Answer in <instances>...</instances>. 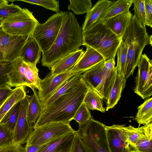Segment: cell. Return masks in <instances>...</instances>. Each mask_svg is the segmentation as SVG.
I'll list each match as a JSON object with an SVG mask.
<instances>
[{
    "label": "cell",
    "mask_w": 152,
    "mask_h": 152,
    "mask_svg": "<svg viewBox=\"0 0 152 152\" xmlns=\"http://www.w3.org/2000/svg\"><path fill=\"white\" fill-rule=\"evenodd\" d=\"M83 31L76 18L70 12H64L59 33L53 44L42 53V65L50 68L67 55L79 49L83 45Z\"/></svg>",
    "instance_id": "cell-1"
},
{
    "label": "cell",
    "mask_w": 152,
    "mask_h": 152,
    "mask_svg": "<svg viewBox=\"0 0 152 152\" xmlns=\"http://www.w3.org/2000/svg\"><path fill=\"white\" fill-rule=\"evenodd\" d=\"M89 88L81 77L75 86L41 111L33 129L51 123H70Z\"/></svg>",
    "instance_id": "cell-2"
},
{
    "label": "cell",
    "mask_w": 152,
    "mask_h": 152,
    "mask_svg": "<svg viewBox=\"0 0 152 152\" xmlns=\"http://www.w3.org/2000/svg\"><path fill=\"white\" fill-rule=\"evenodd\" d=\"M83 45L89 46L103 57L104 61L115 59L122 41L101 22H95L83 32Z\"/></svg>",
    "instance_id": "cell-3"
},
{
    "label": "cell",
    "mask_w": 152,
    "mask_h": 152,
    "mask_svg": "<svg viewBox=\"0 0 152 152\" xmlns=\"http://www.w3.org/2000/svg\"><path fill=\"white\" fill-rule=\"evenodd\" d=\"M149 39L146 28L142 27L134 15L122 38V42L128 45L125 72L126 80L133 75L137 66L144 48L149 44Z\"/></svg>",
    "instance_id": "cell-4"
},
{
    "label": "cell",
    "mask_w": 152,
    "mask_h": 152,
    "mask_svg": "<svg viewBox=\"0 0 152 152\" xmlns=\"http://www.w3.org/2000/svg\"><path fill=\"white\" fill-rule=\"evenodd\" d=\"M83 143L93 152H111L108 143L105 125L91 118L77 131Z\"/></svg>",
    "instance_id": "cell-5"
},
{
    "label": "cell",
    "mask_w": 152,
    "mask_h": 152,
    "mask_svg": "<svg viewBox=\"0 0 152 152\" xmlns=\"http://www.w3.org/2000/svg\"><path fill=\"white\" fill-rule=\"evenodd\" d=\"M39 23L32 12L27 8H22L4 19L1 27L10 35L32 36L34 29Z\"/></svg>",
    "instance_id": "cell-6"
},
{
    "label": "cell",
    "mask_w": 152,
    "mask_h": 152,
    "mask_svg": "<svg viewBox=\"0 0 152 152\" xmlns=\"http://www.w3.org/2000/svg\"><path fill=\"white\" fill-rule=\"evenodd\" d=\"M70 123L58 122L45 124L33 129L26 145L43 146L69 133L75 132Z\"/></svg>",
    "instance_id": "cell-7"
},
{
    "label": "cell",
    "mask_w": 152,
    "mask_h": 152,
    "mask_svg": "<svg viewBox=\"0 0 152 152\" xmlns=\"http://www.w3.org/2000/svg\"><path fill=\"white\" fill-rule=\"evenodd\" d=\"M63 13L61 12L53 15L45 23L38 24L34 29L32 37L42 53L49 50L54 42L61 26Z\"/></svg>",
    "instance_id": "cell-8"
},
{
    "label": "cell",
    "mask_w": 152,
    "mask_h": 152,
    "mask_svg": "<svg viewBox=\"0 0 152 152\" xmlns=\"http://www.w3.org/2000/svg\"><path fill=\"white\" fill-rule=\"evenodd\" d=\"M137 66L134 91L145 99L152 95V60L145 54H142Z\"/></svg>",
    "instance_id": "cell-9"
},
{
    "label": "cell",
    "mask_w": 152,
    "mask_h": 152,
    "mask_svg": "<svg viewBox=\"0 0 152 152\" xmlns=\"http://www.w3.org/2000/svg\"><path fill=\"white\" fill-rule=\"evenodd\" d=\"M30 36H12L0 27V50L5 61L12 62L20 57L22 48Z\"/></svg>",
    "instance_id": "cell-10"
},
{
    "label": "cell",
    "mask_w": 152,
    "mask_h": 152,
    "mask_svg": "<svg viewBox=\"0 0 152 152\" xmlns=\"http://www.w3.org/2000/svg\"><path fill=\"white\" fill-rule=\"evenodd\" d=\"M72 68L56 75H51L49 72L44 79H41L39 89L37 93L42 104L66 80L76 74L72 72Z\"/></svg>",
    "instance_id": "cell-11"
},
{
    "label": "cell",
    "mask_w": 152,
    "mask_h": 152,
    "mask_svg": "<svg viewBox=\"0 0 152 152\" xmlns=\"http://www.w3.org/2000/svg\"><path fill=\"white\" fill-rule=\"evenodd\" d=\"M31 97L27 95L21 101L20 113L13 132L15 142L21 145L26 143L33 130L29 123L27 113Z\"/></svg>",
    "instance_id": "cell-12"
},
{
    "label": "cell",
    "mask_w": 152,
    "mask_h": 152,
    "mask_svg": "<svg viewBox=\"0 0 152 152\" xmlns=\"http://www.w3.org/2000/svg\"><path fill=\"white\" fill-rule=\"evenodd\" d=\"M125 127L124 125H105L107 141L111 152H131L126 141Z\"/></svg>",
    "instance_id": "cell-13"
},
{
    "label": "cell",
    "mask_w": 152,
    "mask_h": 152,
    "mask_svg": "<svg viewBox=\"0 0 152 152\" xmlns=\"http://www.w3.org/2000/svg\"><path fill=\"white\" fill-rule=\"evenodd\" d=\"M115 65L114 59L104 61L102 80L96 90L103 99L106 100L108 98L116 77L118 74L116 67Z\"/></svg>",
    "instance_id": "cell-14"
},
{
    "label": "cell",
    "mask_w": 152,
    "mask_h": 152,
    "mask_svg": "<svg viewBox=\"0 0 152 152\" xmlns=\"http://www.w3.org/2000/svg\"><path fill=\"white\" fill-rule=\"evenodd\" d=\"M86 50L76 64L72 67L74 73H83L96 64L104 61L102 56L96 50L86 46Z\"/></svg>",
    "instance_id": "cell-15"
},
{
    "label": "cell",
    "mask_w": 152,
    "mask_h": 152,
    "mask_svg": "<svg viewBox=\"0 0 152 152\" xmlns=\"http://www.w3.org/2000/svg\"><path fill=\"white\" fill-rule=\"evenodd\" d=\"M76 131L48 142L44 145L37 152H72L74 137Z\"/></svg>",
    "instance_id": "cell-16"
},
{
    "label": "cell",
    "mask_w": 152,
    "mask_h": 152,
    "mask_svg": "<svg viewBox=\"0 0 152 152\" xmlns=\"http://www.w3.org/2000/svg\"><path fill=\"white\" fill-rule=\"evenodd\" d=\"M132 14L129 11L121 13L102 22L119 37H122L128 27Z\"/></svg>",
    "instance_id": "cell-17"
},
{
    "label": "cell",
    "mask_w": 152,
    "mask_h": 152,
    "mask_svg": "<svg viewBox=\"0 0 152 152\" xmlns=\"http://www.w3.org/2000/svg\"><path fill=\"white\" fill-rule=\"evenodd\" d=\"M12 68L7 74V85L11 87L26 86V66L20 57L12 62Z\"/></svg>",
    "instance_id": "cell-18"
},
{
    "label": "cell",
    "mask_w": 152,
    "mask_h": 152,
    "mask_svg": "<svg viewBox=\"0 0 152 152\" xmlns=\"http://www.w3.org/2000/svg\"><path fill=\"white\" fill-rule=\"evenodd\" d=\"M42 50L32 36H29L22 50L20 57L26 63L36 65L39 62Z\"/></svg>",
    "instance_id": "cell-19"
},
{
    "label": "cell",
    "mask_w": 152,
    "mask_h": 152,
    "mask_svg": "<svg viewBox=\"0 0 152 152\" xmlns=\"http://www.w3.org/2000/svg\"><path fill=\"white\" fill-rule=\"evenodd\" d=\"M84 52L82 49H79L66 56L51 66L50 73L51 75H56L72 68Z\"/></svg>",
    "instance_id": "cell-20"
},
{
    "label": "cell",
    "mask_w": 152,
    "mask_h": 152,
    "mask_svg": "<svg viewBox=\"0 0 152 152\" xmlns=\"http://www.w3.org/2000/svg\"><path fill=\"white\" fill-rule=\"evenodd\" d=\"M132 3V0L112 1L107 8L96 21L103 22L113 17L129 11Z\"/></svg>",
    "instance_id": "cell-21"
},
{
    "label": "cell",
    "mask_w": 152,
    "mask_h": 152,
    "mask_svg": "<svg viewBox=\"0 0 152 152\" xmlns=\"http://www.w3.org/2000/svg\"><path fill=\"white\" fill-rule=\"evenodd\" d=\"M81 73H76L68 78L42 104V110L50 106L61 96L65 94L75 86L81 78Z\"/></svg>",
    "instance_id": "cell-22"
},
{
    "label": "cell",
    "mask_w": 152,
    "mask_h": 152,
    "mask_svg": "<svg viewBox=\"0 0 152 152\" xmlns=\"http://www.w3.org/2000/svg\"><path fill=\"white\" fill-rule=\"evenodd\" d=\"M104 61L96 64L84 72L82 78L91 88L96 91L101 83Z\"/></svg>",
    "instance_id": "cell-23"
},
{
    "label": "cell",
    "mask_w": 152,
    "mask_h": 152,
    "mask_svg": "<svg viewBox=\"0 0 152 152\" xmlns=\"http://www.w3.org/2000/svg\"><path fill=\"white\" fill-rule=\"evenodd\" d=\"M112 1L99 0L88 12L82 28L83 32L89 28L104 12Z\"/></svg>",
    "instance_id": "cell-24"
},
{
    "label": "cell",
    "mask_w": 152,
    "mask_h": 152,
    "mask_svg": "<svg viewBox=\"0 0 152 152\" xmlns=\"http://www.w3.org/2000/svg\"><path fill=\"white\" fill-rule=\"evenodd\" d=\"M27 95L24 86L15 87L0 107V122L10 109L16 103L22 101Z\"/></svg>",
    "instance_id": "cell-25"
},
{
    "label": "cell",
    "mask_w": 152,
    "mask_h": 152,
    "mask_svg": "<svg viewBox=\"0 0 152 152\" xmlns=\"http://www.w3.org/2000/svg\"><path fill=\"white\" fill-rule=\"evenodd\" d=\"M126 80L120 77L117 74L113 87L106 102V110L112 109L117 104L124 88Z\"/></svg>",
    "instance_id": "cell-26"
},
{
    "label": "cell",
    "mask_w": 152,
    "mask_h": 152,
    "mask_svg": "<svg viewBox=\"0 0 152 152\" xmlns=\"http://www.w3.org/2000/svg\"><path fill=\"white\" fill-rule=\"evenodd\" d=\"M131 152H152V123L144 125V133Z\"/></svg>",
    "instance_id": "cell-27"
},
{
    "label": "cell",
    "mask_w": 152,
    "mask_h": 152,
    "mask_svg": "<svg viewBox=\"0 0 152 152\" xmlns=\"http://www.w3.org/2000/svg\"><path fill=\"white\" fill-rule=\"evenodd\" d=\"M32 90L33 94L28 106L27 113L29 123L33 128L41 114L42 108L36 90L34 88Z\"/></svg>",
    "instance_id": "cell-28"
},
{
    "label": "cell",
    "mask_w": 152,
    "mask_h": 152,
    "mask_svg": "<svg viewBox=\"0 0 152 152\" xmlns=\"http://www.w3.org/2000/svg\"><path fill=\"white\" fill-rule=\"evenodd\" d=\"M134 119L139 124L146 125L152 123V98L146 100L137 108Z\"/></svg>",
    "instance_id": "cell-29"
},
{
    "label": "cell",
    "mask_w": 152,
    "mask_h": 152,
    "mask_svg": "<svg viewBox=\"0 0 152 152\" xmlns=\"http://www.w3.org/2000/svg\"><path fill=\"white\" fill-rule=\"evenodd\" d=\"M103 99L96 91L90 87L83 103L89 110H96L103 113L105 112V108L103 107Z\"/></svg>",
    "instance_id": "cell-30"
},
{
    "label": "cell",
    "mask_w": 152,
    "mask_h": 152,
    "mask_svg": "<svg viewBox=\"0 0 152 152\" xmlns=\"http://www.w3.org/2000/svg\"><path fill=\"white\" fill-rule=\"evenodd\" d=\"M21 101L15 104L6 113L0 124L5 125L14 132L20 113Z\"/></svg>",
    "instance_id": "cell-31"
},
{
    "label": "cell",
    "mask_w": 152,
    "mask_h": 152,
    "mask_svg": "<svg viewBox=\"0 0 152 152\" xmlns=\"http://www.w3.org/2000/svg\"><path fill=\"white\" fill-rule=\"evenodd\" d=\"M24 62L26 66V86L30 88L32 90L35 88L38 90L41 80L39 76L38 69L36 65Z\"/></svg>",
    "instance_id": "cell-32"
},
{
    "label": "cell",
    "mask_w": 152,
    "mask_h": 152,
    "mask_svg": "<svg viewBox=\"0 0 152 152\" xmlns=\"http://www.w3.org/2000/svg\"><path fill=\"white\" fill-rule=\"evenodd\" d=\"M128 45L121 42L117 50V64L116 66L119 76L125 79V72Z\"/></svg>",
    "instance_id": "cell-33"
},
{
    "label": "cell",
    "mask_w": 152,
    "mask_h": 152,
    "mask_svg": "<svg viewBox=\"0 0 152 152\" xmlns=\"http://www.w3.org/2000/svg\"><path fill=\"white\" fill-rule=\"evenodd\" d=\"M144 129V125L137 128H135L130 125L125 126V130L127 137L126 141L130 148L135 146L142 136Z\"/></svg>",
    "instance_id": "cell-34"
},
{
    "label": "cell",
    "mask_w": 152,
    "mask_h": 152,
    "mask_svg": "<svg viewBox=\"0 0 152 152\" xmlns=\"http://www.w3.org/2000/svg\"><path fill=\"white\" fill-rule=\"evenodd\" d=\"M69 2L68 10L77 15L87 13L92 7L91 0H70Z\"/></svg>",
    "instance_id": "cell-35"
},
{
    "label": "cell",
    "mask_w": 152,
    "mask_h": 152,
    "mask_svg": "<svg viewBox=\"0 0 152 152\" xmlns=\"http://www.w3.org/2000/svg\"><path fill=\"white\" fill-rule=\"evenodd\" d=\"M91 118L89 110L83 103L76 111L73 120L78 123L80 127L85 124Z\"/></svg>",
    "instance_id": "cell-36"
},
{
    "label": "cell",
    "mask_w": 152,
    "mask_h": 152,
    "mask_svg": "<svg viewBox=\"0 0 152 152\" xmlns=\"http://www.w3.org/2000/svg\"><path fill=\"white\" fill-rule=\"evenodd\" d=\"M134 4V15L143 28H146V17L144 0H132Z\"/></svg>",
    "instance_id": "cell-37"
},
{
    "label": "cell",
    "mask_w": 152,
    "mask_h": 152,
    "mask_svg": "<svg viewBox=\"0 0 152 152\" xmlns=\"http://www.w3.org/2000/svg\"><path fill=\"white\" fill-rule=\"evenodd\" d=\"M25 2L37 5L53 11L59 12V2L55 0H19Z\"/></svg>",
    "instance_id": "cell-38"
},
{
    "label": "cell",
    "mask_w": 152,
    "mask_h": 152,
    "mask_svg": "<svg viewBox=\"0 0 152 152\" xmlns=\"http://www.w3.org/2000/svg\"><path fill=\"white\" fill-rule=\"evenodd\" d=\"M14 143V133L5 125L0 124V147Z\"/></svg>",
    "instance_id": "cell-39"
},
{
    "label": "cell",
    "mask_w": 152,
    "mask_h": 152,
    "mask_svg": "<svg viewBox=\"0 0 152 152\" xmlns=\"http://www.w3.org/2000/svg\"><path fill=\"white\" fill-rule=\"evenodd\" d=\"M12 62L3 61L0 63V87L7 84V74L12 68Z\"/></svg>",
    "instance_id": "cell-40"
},
{
    "label": "cell",
    "mask_w": 152,
    "mask_h": 152,
    "mask_svg": "<svg viewBox=\"0 0 152 152\" xmlns=\"http://www.w3.org/2000/svg\"><path fill=\"white\" fill-rule=\"evenodd\" d=\"M21 8L13 3L3 6L0 8V18L3 20L20 11Z\"/></svg>",
    "instance_id": "cell-41"
},
{
    "label": "cell",
    "mask_w": 152,
    "mask_h": 152,
    "mask_svg": "<svg viewBox=\"0 0 152 152\" xmlns=\"http://www.w3.org/2000/svg\"><path fill=\"white\" fill-rule=\"evenodd\" d=\"M72 152H93L83 143L80 134L77 131L74 137Z\"/></svg>",
    "instance_id": "cell-42"
},
{
    "label": "cell",
    "mask_w": 152,
    "mask_h": 152,
    "mask_svg": "<svg viewBox=\"0 0 152 152\" xmlns=\"http://www.w3.org/2000/svg\"><path fill=\"white\" fill-rule=\"evenodd\" d=\"M146 25L152 27V0H144Z\"/></svg>",
    "instance_id": "cell-43"
},
{
    "label": "cell",
    "mask_w": 152,
    "mask_h": 152,
    "mask_svg": "<svg viewBox=\"0 0 152 152\" xmlns=\"http://www.w3.org/2000/svg\"><path fill=\"white\" fill-rule=\"evenodd\" d=\"M22 145L17 143L0 147V152H23Z\"/></svg>",
    "instance_id": "cell-44"
},
{
    "label": "cell",
    "mask_w": 152,
    "mask_h": 152,
    "mask_svg": "<svg viewBox=\"0 0 152 152\" xmlns=\"http://www.w3.org/2000/svg\"><path fill=\"white\" fill-rule=\"evenodd\" d=\"M13 90L7 84L0 87V107L10 96Z\"/></svg>",
    "instance_id": "cell-45"
},
{
    "label": "cell",
    "mask_w": 152,
    "mask_h": 152,
    "mask_svg": "<svg viewBox=\"0 0 152 152\" xmlns=\"http://www.w3.org/2000/svg\"><path fill=\"white\" fill-rule=\"evenodd\" d=\"M43 145L39 146L33 145H25V146L23 148V152H37L42 148Z\"/></svg>",
    "instance_id": "cell-46"
},
{
    "label": "cell",
    "mask_w": 152,
    "mask_h": 152,
    "mask_svg": "<svg viewBox=\"0 0 152 152\" xmlns=\"http://www.w3.org/2000/svg\"><path fill=\"white\" fill-rule=\"evenodd\" d=\"M9 1L6 0H0V8L4 5L8 4Z\"/></svg>",
    "instance_id": "cell-47"
},
{
    "label": "cell",
    "mask_w": 152,
    "mask_h": 152,
    "mask_svg": "<svg viewBox=\"0 0 152 152\" xmlns=\"http://www.w3.org/2000/svg\"><path fill=\"white\" fill-rule=\"evenodd\" d=\"M4 61L3 54L2 52L0 50V63Z\"/></svg>",
    "instance_id": "cell-48"
},
{
    "label": "cell",
    "mask_w": 152,
    "mask_h": 152,
    "mask_svg": "<svg viewBox=\"0 0 152 152\" xmlns=\"http://www.w3.org/2000/svg\"><path fill=\"white\" fill-rule=\"evenodd\" d=\"M152 35L149 36V44L151 46L152 45Z\"/></svg>",
    "instance_id": "cell-49"
},
{
    "label": "cell",
    "mask_w": 152,
    "mask_h": 152,
    "mask_svg": "<svg viewBox=\"0 0 152 152\" xmlns=\"http://www.w3.org/2000/svg\"><path fill=\"white\" fill-rule=\"evenodd\" d=\"M3 20V19L0 18V27L1 26Z\"/></svg>",
    "instance_id": "cell-50"
}]
</instances>
